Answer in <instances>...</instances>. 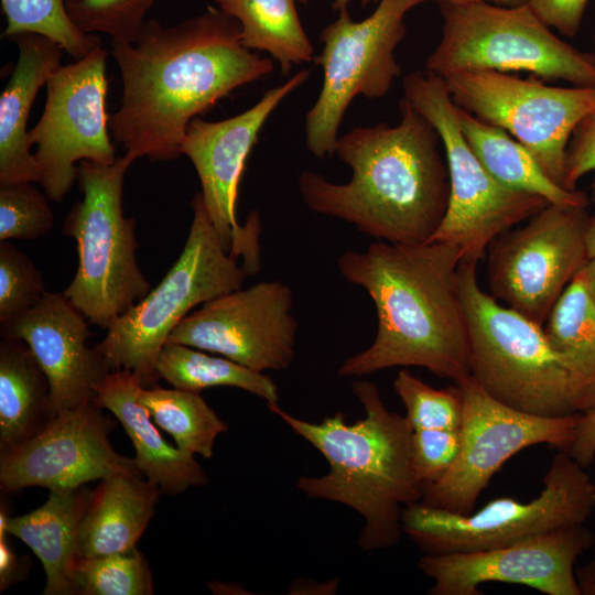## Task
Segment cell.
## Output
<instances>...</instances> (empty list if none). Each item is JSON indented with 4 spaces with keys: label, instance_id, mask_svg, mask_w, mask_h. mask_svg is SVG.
Wrapping results in <instances>:
<instances>
[{
    "label": "cell",
    "instance_id": "obj_1",
    "mask_svg": "<svg viewBox=\"0 0 595 595\" xmlns=\"http://www.w3.org/2000/svg\"><path fill=\"white\" fill-rule=\"evenodd\" d=\"M111 53L122 97L109 130L127 153L151 161L182 155L193 119L274 68L242 44L238 21L214 7L169 28L147 20L134 42L111 40Z\"/></svg>",
    "mask_w": 595,
    "mask_h": 595
},
{
    "label": "cell",
    "instance_id": "obj_2",
    "mask_svg": "<svg viewBox=\"0 0 595 595\" xmlns=\"http://www.w3.org/2000/svg\"><path fill=\"white\" fill-rule=\"evenodd\" d=\"M459 247L444 241L391 244L337 258L343 278L374 302L377 332L371 345L348 357L343 377H363L416 366L454 383L470 376V345L458 293Z\"/></svg>",
    "mask_w": 595,
    "mask_h": 595
},
{
    "label": "cell",
    "instance_id": "obj_3",
    "mask_svg": "<svg viewBox=\"0 0 595 595\" xmlns=\"http://www.w3.org/2000/svg\"><path fill=\"white\" fill-rule=\"evenodd\" d=\"M400 121L355 127L339 136L334 154L351 169V178L334 183L304 171L298 187L314 213L351 224L360 232L391 244L428 242L450 198L446 160L434 127L407 98Z\"/></svg>",
    "mask_w": 595,
    "mask_h": 595
},
{
    "label": "cell",
    "instance_id": "obj_4",
    "mask_svg": "<svg viewBox=\"0 0 595 595\" xmlns=\"http://www.w3.org/2000/svg\"><path fill=\"white\" fill-rule=\"evenodd\" d=\"M351 391L365 411L354 423L343 412L310 422L278 403L267 404L327 461L322 476H301L296 488L309 498L343 504L364 520L357 544L364 552L394 548L403 536L405 506L421 501L423 486L412 463L413 430L405 415L390 411L378 387L356 380Z\"/></svg>",
    "mask_w": 595,
    "mask_h": 595
},
{
    "label": "cell",
    "instance_id": "obj_5",
    "mask_svg": "<svg viewBox=\"0 0 595 595\" xmlns=\"http://www.w3.org/2000/svg\"><path fill=\"white\" fill-rule=\"evenodd\" d=\"M457 280L474 380L494 399L527 413H577L570 372L543 326L483 291L476 262L461 261Z\"/></svg>",
    "mask_w": 595,
    "mask_h": 595
},
{
    "label": "cell",
    "instance_id": "obj_6",
    "mask_svg": "<svg viewBox=\"0 0 595 595\" xmlns=\"http://www.w3.org/2000/svg\"><path fill=\"white\" fill-rule=\"evenodd\" d=\"M184 248L161 282L117 318L96 346L111 370L132 371L145 388L160 379L156 360L172 331L198 304L242 288L257 269L228 252L205 209L201 192Z\"/></svg>",
    "mask_w": 595,
    "mask_h": 595
},
{
    "label": "cell",
    "instance_id": "obj_7",
    "mask_svg": "<svg viewBox=\"0 0 595 595\" xmlns=\"http://www.w3.org/2000/svg\"><path fill=\"white\" fill-rule=\"evenodd\" d=\"M134 160L126 152L111 164L79 162L83 197L63 224L78 253L76 273L63 293L90 324L105 329L151 290L137 260L136 219L122 208L123 181Z\"/></svg>",
    "mask_w": 595,
    "mask_h": 595
},
{
    "label": "cell",
    "instance_id": "obj_8",
    "mask_svg": "<svg viewBox=\"0 0 595 595\" xmlns=\"http://www.w3.org/2000/svg\"><path fill=\"white\" fill-rule=\"evenodd\" d=\"M566 451L558 450L538 497H499L482 509L455 513L421 501L405 506V534L424 554L485 550L583 524L595 510V483Z\"/></svg>",
    "mask_w": 595,
    "mask_h": 595
},
{
    "label": "cell",
    "instance_id": "obj_9",
    "mask_svg": "<svg viewBox=\"0 0 595 595\" xmlns=\"http://www.w3.org/2000/svg\"><path fill=\"white\" fill-rule=\"evenodd\" d=\"M402 86L403 97L439 133L447 164L448 204L429 241L453 244L461 248L462 261L478 263L496 238L549 202L508 188L489 174L463 134L457 106L443 78L416 71L403 78Z\"/></svg>",
    "mask_w": 595,
    "mask_h": 595
},
{
    "label": "cell",
    "instance_id": "obj_10",
    "mask_svg": "<svg viewBox=\"0 0 595 595\" xmlns=\"http://www.w3.org/2000/svg\"><path fill=\"white\" fill-rule=\"evenodd\" d=\"M440 4L443 33L426 58L428 72L445 78L463 71H526L575 86H595L594 55L554 35L528 2Z\"/></svg>",
    "mask_w": 595,
    "mask_h": 595
},
{
    "label": "cell",
    "instance_id": "obj_11",
    "mask_svg": "<svg viewBox=\"0 0 595 595\" xmlns=\"http://www.w3.org/2000/svg\"><path fill=\"white\" fill-rule=\"evenodd\" d=\"M434 0H380L375 11L355 21L348 7L320 34L322 52L313 62L323 69L315 104L305 115V144L318 159L335 152L338 129L355 97L386 96L401 75L394 51L407 33L404 18L414 7Z\"/></svg>",
    "mask_w": 595,
    "mask_h": 595
},
{
    "label": "cell",
    "instance_id": "obj_12",
    "mask_svg": "<svg viewBox=\"0 0 595 595\" xmlns=\"http://www.w3.org/2000/svg\"><path fill=\"white\" fill-rule=\"evenodd\" d=\"M443 79L456 106L513 136L562 186L573 131L595 110V86H549L487 69Z\"/></svg>",
    "mask_w": 595,
    "mask_h": 595
},
{
    "label": "cell",
    "instance_id": "obj_13",
    "mask_svg": "<svg viewBox=\"0 0 595 595\" xmlns=\"http://www.w3.org/2000/svg\"><path fill=\"white\" fill-rule=\"evenodd\" d=\"M456 385L463 398L459 451L448 472L424 487L421 502L469 513L494 475L517 453L539 444L565 451L580 413L536 415L494 399L472 376Z\"/></svg>",
    "mask_w": 595,
    "mask_h": 595
},
{
    "label": "cell",
    "instance_id": "obj_14",
    "mask_svg": "<svg viewBox=\"0 0 595 595\" xmlns=\"http://www.w3.org/2000/svg\"><path fill=\"white\" fill-rule=\"evenodd\" d=\"M585 206L549 203L488 248L490 294L543 326L588 260Z\"/></svg>",
    "mask_w": 595,
    "mask_h": 595
},
{
    "label": "cell",
    "instance_id": "obj_15",
    "mask_svg": "<svg viewBox=\"0 0 595 595\" xmlns=\"http://www.w3.org/2000/svg\"><path fill=\"white\" fill-rule=\"evenodd\" d=\"M107 51L99 46L75 63L61 65L46 82V99L37 123L29 130L36 145L44 192L61 203L77 180L82 161L117 160L106 112Z\"/></svg>",
    "mask_w": 595,
    "mask_h": 595
},
{
    "label": "cell",
    "instance_id": "obj_16",
    "mask_svg": "<svg viewBox=\"0 0 595 595\" xmlns=\"http://www.w3.org/2000/svg\"><path fill=\"white\" fill-rule=\"evenodd\" d=\"M302 69L280 86L267 90L246 111L219 121L193 119L181 142V152L194 165L209 219L228 252L260 267V219L252 212L244 226L236 216L238 185L245 162L264 122L279 104L306 82Z\"/></svg>",
    "mask_w": 595,
    "mask_h": 595
},
{
    "label": "cell",
    "instance_id": "obj_17",
    "mask_svg": "<svg viewBox=\"0 0 595 595\" xmlns=\"http://www.w3.org/2000/svg\"><path fill=\"white\" fill-rule=\"evenodd\" d=\"M285 283L261 281L205 302L167 342L218 354L250 370H284L295 354L298 322Z\"/></svg>",
    "mask_w": 595,
    "mask_h": 595
},
{
    "label": "cell",
    "instance_id": "obj_18",
    "mask_svg": "<svg viewBox=\"0 0 595 595\" xmlns=\"http://www.w3.org/2000/svg\"><path fill=\"white\" fill-rule=\"evenodd\" d=\"M96 400L54 415L26 441L0 452V488L73 489L117 474L139 473L109 440L115 422Z\"/></svg>",
    "mask_w": 595,
    "mask_h": 595
},
{
    "label": "cell",
    "instance_id": "obj_19",
    "mask_svg": "<svg viewBox=\"0 0 595 595\" xmlns=\"http://www.w3.org/2000/svg\"><path fill=\"white\" fill-rule=\"evenodd\" d=\"M595 541L583 524L485 550L423 554L420 571L433 581L430 595H479L487 583L519 584L547 595H582L578 558Z\"/></svg>",
    "mask_w": 595,
    "mask_h": 595
},
{
    "label": "cell",
    "instance_id": "obj_20",
    "mask_svg": "<svg viewBox=\"0 0 595 595\" xmlns=\"http://www.w3.org/2000/svg\"><path fill=\"white\" fill-rule=\"evenodd\" d=\"M88 320L63 292H46L31 310L1 324V337L23 340L45 374L54 415L95 400V387L110 371L88 345Z\"/></svg>",
    "mask_w": 595,
    "mask_h": 595
},
{
    "label": "cell",
    "instance_id": "obj_21",
    "mask_svg": "<svg viewBox=\"0 0 595 595\" xmlns=\"http://www.w3.org/2000/svg\"><path fill=\"white\" fill-rule=\"evenodd\" d=\"M142 388L138 377L127 369L111 370L95 387V400L121 423L130 437L137 469L165 495L206 486L208 475L195 455L169 444L159 432L139 400Z\"/></svg>",
    "mask_w": 595,
    "mask_h": 595
},
{
    "label": "cell",
    "instance_id": "obj_22",
    "mask_svg": "<svg viewBox=\"0 0 595 595\" xmlns=\"http://www.w3.org/2000/svg\"><path fill=\"white\" fill-rule=\"evenodd\" d=\"M12 40L19 57L0 96V184L40 183L28 119L37 91L61 66L64 50L35 33H22Z\"/></svg>",
    "mask_w": 595,
    "mask_h": 595
},
{
    "label": "cell",
    "instance_id": "obj_23",
    "mask_svg": "<svg viewBox=\"0 0 595 595\" xmlns=\"http://www.w3.org/2000/svg\"><path fill=\"white\" fill-rule=\"evenodd\" d=\"M162 494L140 473L100 479L90 491L78 534L79 556L126 552L137 543L152 519Z\"/></svg>",
    "mask_w": 595,
    "mask_h": 595
},
{
    "label": "cell",
    "instance_id": "obj_24",
    "mask_svg": "<svg viewBox=\"0 0 595 595\" xmlns=\"http://www.w3.org/2000/svg\"><path fill=\"white\" fill-rule=\"evenodd\" d=\"M89 495L85 485L50 490L47 500L37 509L7 518V533L24 542L43 564L46 576L43 595H77L74 570Z\"/></svg>",
    "mask_w": 595,
    "mask_h": 595
},
{
    "label": "cell",
    "instance_id": "obj_25",
    "mask_svg": "<svg viewBox=\"0 0 595 595\" xmlns=\"http://www.w3.org/2000/svg\"><path fill=\"white\" fill-rule=\"evenodd\" d=\"M54 416L47 378L28 345L0 342V452L22 443Z\"/></svg>",
    "mask_w": 595,
    "mask_h": 595
},
{
    "label": "cell",
    "instance_id": "obj_26",
    "mask_svg": "<svg viewBox=\"0 0 595 595\" xmlns=\"http://www.w3.org/2000/svg\"><path fill=\"white\" fill-rule=\"evenodd\" d=\"M463 134L489 174L504 186L539 195L551 204L587 206L585 193L551 181L531 152L506 130L457 106Z\"/></svg>",
    "mask_w": 595,
    "mask_h": 595
},
{
    "label": "cell",
    "instance_id": "obj_27",
    "mask_svg": "<svg viewBox=\"0 0 595 595\" xmlns=\"http://www.w3.org/2000/svg\"><path fill=\"white\" fill-rule=\"evenodd\" d=\"M543 328L570 372L576 412L595 408V301L581 271L565 288Z\"/></svg>",
    "mask_w": 595,
    "mask_h": 595
},
{
    "label": "cell",
    "instance_id": "obj_28",
    "mask_svg": "<svg viewBox=\"0 0 595 595\" xmlns=\"http://www.w3.org/2000/svg\"><path fill=\"white\" fill-rule=\"evenodd\" d=\"M235 18L241 42L249 50L270 54L289 75L294 65L312 62L313 45L299 18L294 0H215Z\"/></svg>",
    "mask_w": 595,
    "mask_h": 595
},
{
    "label": "cell",
    "instance_id": "obj_29",
    "mask_svg": "<svg viewBox=\"0 0 595 595\" xmlns=\"http://www.w3.org/2000/svg\"><path fill=\"white\" fill-rule=\"evenodd\" d=\"M155 368L160 379L180 390L199 393L213 387H235L266 400L267 404L279 401L275 382L263 372L183 344L166 342Z\"/></svg>",
    "mask_w": 595,
    "mask_h": 595
},
{
    "label": "cell",
    "instance_id": "obj_30",
    "mask_svg": "<svg viewBox=\"0 0 595 595\" xmlns=\"http://www.w3.org/2000/svg\"><path fill=\"white\" fill-rule=\"evenodd\" d=\"M139 400L154 423L170 434L183 452L208 459L217 436L228 430L227 423L197 392L165 389L156 383L143 387Z\"/></svg>",
    "mask_w": 595,
    "mask_h": 595
},
{
    "label": "cell",
    "instance_id": "obj_31",
    "mask_svg": "<svg viewBox=\"0 0 595 595\" xmlns=\"http://www.w3.org/2000/svg\"><path fill=\"white\" fill-rule=\"evenodd\" d=\"M76 0H1L7 25L3 37L35 33L57 43L67 54L79 60L101 46L95 34L82 32L67 12V3Z\"/></svg>",
    "mask_w": 595,
    "mask_h": 595
},
{
    "label": "cell",
    "instance_id": "obj_32",
    "mask_svg": "<svg viewBox=\"0 0 595 595\" xmlns=\"http://www.w3.org/2000/svg\"><path fill=\"white\" fill-rule=\"evenodd\" d=\"M74 578L77 595H151L153 576L137 548L126 552L78 556Z\"/></svg>",
    "mask_w": 595,
    "mask_h": 595
},
{
    "label": "cell",
    "instance_id": "obj_33",
    "mask_svg": "<svg viewBox=\"0 0 595 595\" xmlns=\"http://www.w3.org/2000/svg\"><path fill=\"white\" fill-rule=\"evenodd\" d=\"M393 390L405 408V418L413 431L459 430L463 398L456 383L446 389H435L402 369L393 380Z\"/></svg>",
    "mask_w": 595,
    "mask_h": 595
},
{
    "label": "cell",
    "instance_id": "obj_34",
    "mask_svg": "<svg viewBox=\"0 0 595 595\" xmlns=\"http://www.w3.org/2000/svg\"><path fill=\"white\" fill-rule=\"evenodd\" d=\"M156 0H76L67 3V12L86 34L97 32L111 40L134 42L145 23V15Z\"/></svg>",
    "mask_w": 595,
    "mask_h": 595
},
{
    "label": "cell",
    "instance_id": "obj_35",
    "mask_svg": "<svg viewBox=\"0 0 595 595\" xmlns=\"http://www.w3.org/2000/svg\"><path fill=\"white\" fill-rule=\"evenodd\" d=\"M50 201L32 182L0 184V241L31 240L48 232L54 223Z\"/></svg>",
    "mask_w": 595,
    "mask_h": 595
},
{
    "label": "cell",
    "instance_id": "obj_36",
    "mask_svg": "<svg viewBox=\"0 0 595 595\" xmlns=\"http://www.w3.org/2000/svg\"><path fill=\"white\" fill-rule=\"evenodd\" d=\"M46 292L33 261L9 241H0V324L33 309Z\"/></svg>",
    "mask_w": 595,
    "mask_h": 595
},
{
    "label": "cell",
    "instance_id": "obj_37",
    "mask_svg": "<svg viewBox=\"0 0 595 595\" xmlns=\"http://www.w3.org/2000/svg\"><path fill=\"white\" fill-rule=\"evenodd\" d=\"M459 444V430L413 431L412 463L423 489L448 472L457 457Z\"/></svg>",
    "mask_w": 595,
    "mask_h": 595
},
{
    "label": "cell",
    "instance_id": "obj_38",
    "mask_svg": "<svg viewBox=\"0 0 595 595\" xmlns=\"http://www.w3.org/2000/svg\"><path fill=\"white\" fill-rule=\"evenodd\" d=\"M595 170V110L575 128L570 139L562 186L573 191L577 181Z\"/></svg>",
    "mask_w": 595,
    "mask_h": 595
},
{
    "label": "cell",
    "instance_id": "obj_39",
    "mask_svg": "<svg viewBox=\"0 0 595 595\" xmlns=\"http://www.w3.org/2000/svg\"><path fill=\"white\" fill-rule=\"evenodd\" d=\"M588 0H529L533 12L550 28L573 37L580 30Z\"/></svg>",
    "mask_w": 595,
    "mask_h": 595
},
{
    "label": "cell",
    "instance_id": "obj_40",
    "mask_svg": "<svg viewBox=\"0 0 595 595\" xmlns=\"http://www.w3.org/2000/svg\"><path fill=\"white\" fill-rule=\"evenodd\" d=\"M583 467L595 459V408L580 413L574 437L565 450Z\"/></svg>",
    "mask_w": 595,
    "mask_h": 595
},
{
    "label": "cell",
    "instance_id": "obj_41",
    "mask_svg": "<svg viewBox=\"0 0 595 595\" xmlns=\"http://www.w3.org/2000/svg\"><path fill=\"white\" fill-rule=\"evenodd\" d=\"M21 560L10 548L7 536H0V591L3 592L23 578Z\"/></svg>",
    "mask_w": 595,
    "mask_h": 595
},
{
    "label": "cell",
    "instance_id": "obj_42",
    "mask_svg": "<svg viewBox=\"0 0 595 595\" xmlns=\"http://www.w3.org/2000/svg\"><path fill=\"white\" fill-rule=\"evenodd\" d=\"M592 560L575 570L576 580L582 595H595V541Z\"/></svg>",
    "mask_w": 595,
    "mask_h": 595
},
{
    "label": "cell",
    "instance_id": "obj_43",
    "mask_svg": "<svg viewBox=\"0 0 595 595\" xmlns=\"http://www.w3.org/2000/svg\"><path fill=\"white\" fill-rule=\"evenodd\" d=\"M582 278L591 296L595 301V256L589 258L581 270Z\"/></svg>",
    "mask_w": 595,
    "mask_h": 595
},
{
    "label": "cell",
    "instance_id": "obj_44",
    "mask_svg": "<svg viewBox=\"0 0 595 595\" xmlns=\"http://www.w3.org/2000/svg\"><path fill=\"white\" fill-rule=\"evenodd\" d=\"M439 1L440 3L446 2V3H498V4H506V6H519L527 3L529 0H434Z\"/></svg>",
    "mask_w": 595,
    "mask_h": 595
},
{
    "label": "cell",
    "instance_id": "obj_45",
    "mask_svg": "<svg viewBox=\"0 0 595 595\" xmlns=\"http://www.w3.org/2000/svg\"><path fill=\"white\" fill-rule=\"evenodd\" d=\"M586 246L589 259L595 256V214L588 217L586 228Z\"/></svg>",
    "mask_w": 595,
    "mask_h": 595
},
{
    "label": "cell",
    "instance_id": "obj_46",
    "mask_svg": "<svg viewBox=\"0 0 595 595\" xmlns=\"http://www.w3.org/2000/svg\"><path fill=\"white\" fill-rule=\"evenodd\" d=\"M351 0H333L332 2V8L335 10V11H338L340 10L342 8L344 7H348V4L350 3ZM380 0H360V4L363 7H366L367 4H370V3H378Z\"/></svg>",
    "mask_w": 595,
    "mask_h": 595
},
{
    "label": "cell",
    "instance_id": "obj_47",
    "mask_svg": "<svg viewBox=\"0 0 595 595\" xmlns=\"http://www.w3.org/2000/svg\"><path fill=\"white\" fill-rule=\"evenodd\" d=\"M302 3H306L309 0H299Z\"/></svg>",
    "mask_w": 595,
    "mask_h": 595
},
{
    "label": "cell",
    "instance_id": "obj_48",
    "mask_svg": "<svg viewBox=\"0 0 595 595\" xmlns=\"http://www.w3.org/2000/svg\"><path fill=\"white\" fill-rule=\"evenodd\" d=\"M594 60H595V55H594Z\"/></svg>",
    "mask_w": 595,
    "mask_h": 595
}]
</instances>
